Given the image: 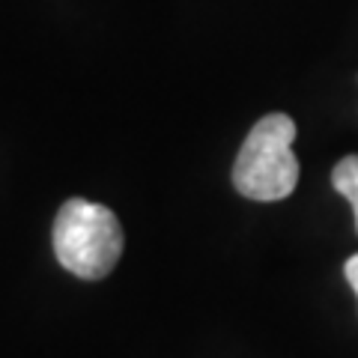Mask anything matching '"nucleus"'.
Here are the masks:
<instances>
[{
  "mask_svg": "<svg viewBox=\"0 0 358 358\" xmlns=\"http://www.w3.org/2000/svg\"><path fill=\"white\" fill-rule=\"evenodd\" d=\"M54 254L63 268L87 281L110 275L122 254L120 218L87 197L66 200L54 221Z\"/></svg>",
  "mask_w": 358,
  "mask_h": 358,
  "instance_id": "obj_1",
  "label": "nucleus"
},
{
  "mask_svg": "<svg viewBox=\"0 0 358 358\" xmlns=\"http://www.w3.org/2000/svg\"><path fill=\"white\" fill-rule=\"evenodd\" d=\"M296 122L287 114H268L254 122L233 164V185L248 200H284L299 182L293 152Z\"/></svg>",
  "mask_w": 358,
  "mask_h": 358,
  "instance_id": "obj_2",
  "label": "nucleus"
},
{
  "mask_svg": "<svg viewBox=\"0 0 358 358\" xmlns=\"http://www.w3.org/2000/svg\"><path fill=\"white\" fill-rule=\"evenodd\" d=\"M331 185L334 192L343 194L346 200L352 203V212H355V230H358V155H346L334 164L331 171Z\"/></svg>",
  "mask_w": 358,
  "mask_h": 358,
  "instance_id": "obj_3",
  "label": "nucleus"
},
{
  "mask_svg": "<svg viewBox=\"0 0 358 358\" xmlns=\"http://www.w3.org/2000/svg\"><path fill=\"white\" fill-rule=\"evenodd\" d=\"M343 275H346V281H350V287L355 289V296H358V254L346 260V266H343Z\"/></svg>",
  "mask_w": 358,
  "mask_h": 358,
  "instance_id": "obj_4",
  "label": "nucleus"
}]
</instances>
